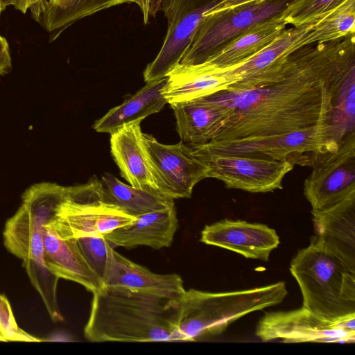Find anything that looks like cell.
I'll list each match as a JSON object with an SVG mask.
<instances>
[{
    "label": "cell",
    "mask_w": 355,
    "mask_h": 355,
    "mask_svg": "<svg viewBox=\"0 0 355 355\" xmlns=\"http://www.w3.org/2000/svg\"><path fill=\"white\" fill-rule=\"evenodd\" d=\"M92 293L87 340L182 341L177 330L179 300L120 286H103Z\"/></svg>",
    "instance_id": "6da1fadb"
},
{
    "label": "cell",
    "mask_w": 355,
    "mask_h": 355,
    "mask_svg": "<svg viewBox=\"0 0 355 355\" xmlns=\"http://www.w3.org/2000/svg\"><path fill=\"white\" fill-rule=\"evenodd\" d=\"M69 191V187L52 182L31 186L22 194L20 207L7 220L3 232L4 246L22 261L31 284L54 322L64 320L57 297L60 278L45 263L42 230L43 224L54 216Z\"/></svg>",
    "instance_id": "7a4b0ae2"
},
{
    "label": "cell",
    "mask_w": 355,
    "mask_h": 355,
    "mask_svg": "<svg viewBox=\"0 0 355 355\" xmlns=\"http://www.w3.org/2000/svg\"><path fill=\"white\" fill-rule=\"evenodd\" d=\"M290 270L303 307L334 322L355 317V274L315 235L292 259Z\"/></svg>",
    "instance_id": "3957f363"
},
{
    "label": "cell",
    "mask_w": 355,
    "mask_h": 355,
    "mask_svg": "<svg viewBox=\"0 0 355 355\" xmlns=\"http://www.w3.org/2000/svg\"><path fill=\"white\" fill-rule=\"evenodd\" d=\"M287 293L282 282L223 293L191 288L179 300L178 332L182 341L220 334L246 314L281 303Z\"/></svg>",
    "instance_id": "277c9868"
},
{
    "label": "cell",
    "mask_w": 355,
    "mask_h": 355,
    "mask_svg": "<svg viewBox=\"0 0 355 355\" xmlns=\"http://www.w3.org/2000/svg\"><path fill=\"white\" fill-rule=\"evenodd\" d=\"M198 158L217 155H244L287 159L293 164L313 166L337 151L329 127L324 123L285 135L225 142L209 141L190 146Z\"/></svg>",
    "instance_id": "5b68a950"
},
{
    "label": "cell",
    "mask_w": 355,
    "mask_h": 355,
    "mask_svg": "<svg viewBox=\"0 0 355 355\" xmlns=\"http://www.w3.org/2000/svg\"><path fill=\"white\" fill-rule=\"evenodd\" d=\"M98 185V180L92 179L87 184L69 187L67 196L46 223L63 239H77L103 236L137 218L102 202Z\"/></svg>",
    "instance_id": "8992f818"
},
{
    "label": "cell",
    "mask_w": 355,
    "mask_h": 355,
    "mask_svg": "<svg viewBox=\"0 0 355 355\" xmlns=\"http://www.w3.org/2000/svg\"><path fill=\"white\" fill-rule=\"evenodd\" d=\"M294 0H257L205 13L180 64L202 63L220 46L254 24L284 11Z\"/></svg>",
    "instance_id": "52a82bcc"
},
{
    "label": "cell",
    "mask_w": 355,
    "mask_h": 355,
    "mask_svg": "<svg viewBox=\"0 0 355 355\" xmlns=\"http://www.w3.org/2000/svg\"><path fill=\"white\" fill-rule=\"evenodd\" d=\"M143 143L160 194L173 200L189 198L195 185L209 178L207 165L183 142L166 145L143 133Z\"/></svg>",
    "instance_id": "ba28073f"
},
{
    "label": "cell",
    "mask_w": 355,
    "mask_h": 355,
    "mask_svg": "<svg viewBox=\"0 0 355 355\" xmlns=\"http://www.w3.org/2000/svg\"><path fill=\"white\" fill-rule=\"evenodd\" d=\"M256 335L263 341L354 343L355 317L334 322L303 306L288 311L267 312L258 323Z\"/></svg>",
    "instance_id": "9c48e42d"
},
{
    "label": "cell",
    "mask_w": 355,
    "mask_h": 355,
    "mask_svg": "<svg viewBox=\"0 0 355 355\" xmlns=\"http://www.w3.org/2000/svg\"><path fill=\"white\" fill-rule=\"evenodd\" d=\"M220 0L198 3L195 0H162L161 10L168 21L166 35L156 58L144 71V80L166 78L181 62L206 12Z\"/></svg>",
    "instance_id": "30bf717a"
},
{
    "label": "cell",
    "mask_w": 355,
    "mask_h": 355,
    "mask_svg": "<svg viewBox=\"0 0 355 355\" xmlns=\"http://www.w3.org/2000/svg\"><path fill=\"white\" fill-rule=\"evenodd\" d=\"M209 168V178L226 187L250 193L272 192L282 189L286 175L294 164L287 159L244 155H217L198 158Z\"/></svg>",
    "instance_id": "8fae6325"
},
{
    "label": "cell",
    "mask_w": 355,
    "mask_h": 355,
    "mask_svg": "<svg viewBox=\"0 0 355 355\" xmlns=\"http://www.w3.org/2000/svg\"><path fill=\"white\" fill-rule=\"evenodd\" d=\"M312 167L304 183V195L312 209H328L355 195V140Z\"/></svg>",
    "instance_id": "7c38bea8"
},
{
    "label": "cell",
    "mask_w": 355,
    "mask_h": 355,
    "mask_svg": "<svg viewBox=\"0 0 355 355\" xmlns=\"http://www.w3.org/2000/svg\"><path fill=\"white\" fill-rule=\"evenodd\" d=\"M200 241L264 261H268L270 252L279 244L275 230L267 225L230 219L206 225Z\"/></svg>",
    "instance_id": "4fadbf2b"
},
{
    "label": "cell",
    "mask_w": 355,
    "mask_h": 355,
    "mask_svg": "<svg viewBox=\"0 0 355 355\" xmlns=\"http://www.w3.org/2000/svg\"><path fill=\"white\" fill-rule=\"evenodd\" d=\"M313 24L286 28L275 40L242 64L229 69L241 80L229 87L227 91L257 89L277 80L280 60L297 49V45L311 30Z\"/></svg>",
    "instance_id": "5bb4252c"
},
{
    "label": "cell",
    "mask_w": 355,
    "mask_h": 355,
    "mask_svg": "<svg viewBox=\"0 0 355 355\" xmlns=\"http://www.w3.org/2000/svg\"><path fill=\"white\" fill-rule=\"evenodd\" d=\"M311 214L315 236L355 274V195Z\"/></svg>",
    "instance_id": "9a60e30c"
},
{
    "label": "cell",
    "mask_w": 355,
    "mask_h": 355,
    "mask_svg": "<svg viewBox=\"0 0 355 355\" xmlns=\"http://www.w3.org/2000/svg\"><path fill=\"white\" fill-rule=\"evenodd\" d=\"M103 284L148 291L177 300L186 291L179 275L154 273L122 256L112 247L109 250Z\"/></svg>",
    "instance_id": "2e32d148"
},
{
    "label": "cell",
    "mask_w": 355,
    "mask_h": 355,
    "mask_svg": "<svg viewBox=\"0 0 355 355\" xmlns=\"http://www.w3.org/2000/svg\"><path fill=\"white\" fill-rule=\"evenodd\" d=\"M171 106L181 141L189 146L214 139L232 113L230 107L208 96Z\"/></svg>",
    "instance_id": "e0dca14e"
},
{
    "label": "cell",
    "mask_w": 355,
    "mask_h": 355,
    "mask_svg": "<svg viewBox=\"0 0 355 355\" xmlns=\"http://www.w3.org/2000/svg\"><path fill=\"white\" fill-rule=\"evenodd\" d=\"M241 80L228 69L213 71L200 64H179L167 76L162 94L170 105L187 102L226 90Z\"/></svg>",
    "instance_id": "ac0fdd59"
},
{
    "label": "cell",
    "mask_w": 355,
    "mask_h": 355,
    "mask_svg": "<svg viewBox=\"0 0 355 355\" xmlns=\"http://www.w3.org/2000/svg\"><path fill=\"white\" fill-rule=\"evenodd\" d=\"M42 232L45 263L52 273L76 282L92 293L103 287L102 280L86 261L76 239L62 238L46 223Z\"/></svg>",
    "instance_id": "d6986e66"
},
{
    "label": "cell",
    "mask_w": 355,
    "mask_h": 355,
    "mask_svg": "<svg viewBox=\"0 0 355 355\" xmlns=\"http://www.w3.org/2000/svg\"><path fill=\"white\" fill-rule=\"evenodd\" d=\"M140 123L125 125L110 134L111 153L121 176L130 185L159 193L143 143Z\"/></svg>",
    "instance_id": "ffe728a7"
},
{
    "label": "cell",
    "mask_w": 355,
    "mask_h": 355,
    "mask_svg": "<svg viewBox=\"0 0 355 355\" xmlns=\"http://www.w3.org/2000/svg\"><path fill=\"white\" fill-rule=\"evenodd\" d=\"M282 12L239 33L198 64L209 70L221 71L242 64L268 46L286 28L287 24Z\"/></svg>",
    "instance_id": "44dd1931"
},
{
    "label": "cell",
    "mask_w": 355,
    "mask_h": 355,
    "mask_svg": "<svg viewBox=\"0 0 355 355\" xmlns=\"http://www.w3.org/2000/svg\"><path fill=\"white\" fill-rule=\"evenodd\" d=\"M178 227L175 205L141 215L130 224L104 235L114 247L146 245L154 249L169 247Z\"/></svg>",
    "instance_id": "7402d4cb"
},
{
    "label": "cell",
    "mask_w": 355,
    "mask_h": 355,
    "mask_svg": "<svg viewBox=\"0 0 355 355\" xmlns=\"http://www.w3.org/2000/svg\"><path fill=\"white\" fill-rule=\"evenodd\" d=\"M166 83V78L146 83L136 94L96 121L94 129L98 132L112 134L125 125L141 122L148 116L159 112L167 103L162 94Z\"/></svg>",
    "instance_id": "603a6c76"
},
{
    "label": "cell",
    "mask_w": 355,
    "mask_h": 355,
    "mask_svg": "<svg viewBox=\"0 0 355 355\" xmlns=\"http://www.w3.org/2000/svg\"><path fill=\"white\" fill-rule=\"evenodd\" d=\"M98 189L102 202L117 207L133 217L175 205L172 198L128 185L110 173L101 176Z\"/></svg>",
    "instance_id": "cb8c5ba5"
},
{
    "label": "cell",
    "mask_w": 355,
    "mask_h": 355,
    "mask_svg": "<svg viewBox=\"0 0 355 355\" xmlns=\"http://www.w3.org/2000/svg\"><path fill=\"white\" fill-rule=\"evenodd\" d=\"M122 3L123 0H59L55 3L47 1L42 7L31 10V13L49 33V42H53L78 20Z\"/></svg>",
    "instance_id": "d4e9b609"
},
{
    "label": "cell",
    "mask_w": 355,
    "mask_h": 355,
    "mask_svg": "<svg viewBox=\"0 0 355 355\" xmlns=\"http://www.w3.org/2000/svg\"><path fill=\"white\" fill-rule=\"evenodd\" d=\"M355 33V0H345L334 9L303 37L297 45L300 47L324 43L344 38Z\"/></svg>",
    "instance_id": "484cf974"
},
{
    "label": "cell",
    "mask_w": 355,
    "mask_h": 355,
    "mask_svg": "<svg viewBox=\"0 0 355 355\" xmlns=\"http://www.w3.org/2000/svg\"><path fill=\"white\" fill-rule=\"evenodd\" d=\"M345 0H294L282 15L286 24L297 27L315 24Z\"/></svg>",
    "instance_id": "4316f807"
},
{
    "label": "cell",
    "mask_w": 355,
    "mask_h": 355,
    "mask_svg": "<svg viewBox=\"0 0 355 355\" xmlns=\"http://www.w3.org/2000/svg\"><path fill=\"white\" fill-rule=\"evenodd\" d=\"M76 240L86 261L103 282L111 245L104 236H85Z\"/></svg>",
    "instance_id": "83f0119b"
},
{
    "label": "cell",
    "mask_w": 355,
    "mask_h": 355,
    "mask_svg": "<svg viewBox=\"0 0 355 355\" xmlns=\"http://www.w3.org/2000/svg\"><path fill=\"white\" fill-rule=\"evenodd\" d=\"M0 333L6 342H42L45 340L35 337L21 329L12 311L11 305L3 294L0 293Z\"/></svg>",
    "instance_id": "f1b7e54d"
},
{
    "label": "cell",
    "mask_w": 355,
    "mask_h": 355,
    "mask_svg": "<svg viewBox=\"0 0 355 355\" xmlns=\"http://www.w3.org/2000/svg\"><path fill=\"white\" fill-rule=\"evenodd\" d=\"M162 0H123L124 3H136L140 8L142 14L144 22L147 24L149 17H155L158 11L161 10Z\"/></svg>",
    "instance_id": "f546056e"
},
{
    "label": "cell",
    "mask_w": 355,
    "mask_h": 355,
    "mask_svg": "<svg viewBox=\"0 0 355 355\" xmlns=\"http://www.w3.org/2000/svg\"><path fill=\"white\" fill-rule=\"evenodd\" d=\"M12 62L7 40L0 35V76L10 71Z\"/></svg>",
    "instance_id": "4dcf8cb0"
},
{
    "label": "cell",
    "mask_w": 355,
    "mask_h": 355,
    "mask_svg": "<svg viewBox=\"0 0 355 355\" xmlns=\"http://www.w3.org/2000/svg\"><path fill=\"white\" fill-rule=\"evenodd\" d=\"M47 1L48 0H15L13 6L22 13H26L28 10H31L42 7Z\"/></svg>",
    "instance_id": "1f68e13d"
},
{
    "label": "cell",
    "mask_w": 355,
    "mask_h": 355,
    "mask_svg": "<svg viewBox=\"0 0 355 355\" xmlns=\"http://www.w3.org/2000/svg\"><path fill=\"white\" fill-rule=\"evenodd\" d=\"M257 0H220L213 8L207 13L218 12L246 4Z\"/></svg>",
    "instance_id": "d6a6232c"
},
{
    "label": "cell",
    "mask_w": 355,
    "mask_h": 355,
    "mask_svg": "<svg viewBox=\"0 0 355 355\" xmlns=\"http://www.w3.org/2000/svg\"><path fill=\"white\" fill-rule=\"evenodd\" d=\"M3 8L5 10L8 6H13L15 0H1Z\"/></svg>",
    "instance_id": "836d02e7"
},
{
    "label": "cell",
    "mask_w": 355,
    "mask_h": 355,
    "mask_svg": "<svg viewBox=\"0 0 355 355\" xmlns=\"http://www.w3.org/2000/svg\"><path fill=\"white\" fill-rule=\"evenodd\" d=\"M59 0H48V3H55L58 1Z\"/></svg>",
    "instance_id": "e575fe53"
},
{
    "label": "cell",
    "mask_w": 355,
    "mask_h": 355,
    "mask_svg": "<svg viewBox=\"0 0 355 355\" xmlns=\"http://www.w3.org/2000/svg\"><path fill=\"white\" fill-rule=\"evenodd\" d=\"M4 10V9L2 7V5H1V0H0V15L1 14V12Z\"/></svg>",
    "instance_id": "d590c367"
},
{
    "label": "cell",
    "mask_w": 355,
    "mask_h": 355,
    "mask_svg": "<svg viewBox=\"0 0 355 355\" xmlns=\"http://www.w3.org/2000/svg\"><path fill=\"white\" fill-rule=\"evenodd\" d=\"M0 342H5V339L3 338V337L1 333H0Z\"/></svg>",
    "instance_id": "8d00e7d4"
}]
</instances>
